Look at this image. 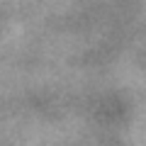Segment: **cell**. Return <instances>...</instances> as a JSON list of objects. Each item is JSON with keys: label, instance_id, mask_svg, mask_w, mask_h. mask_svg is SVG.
I'll return each mask as SVG.
<instances>
[]
</instances>
